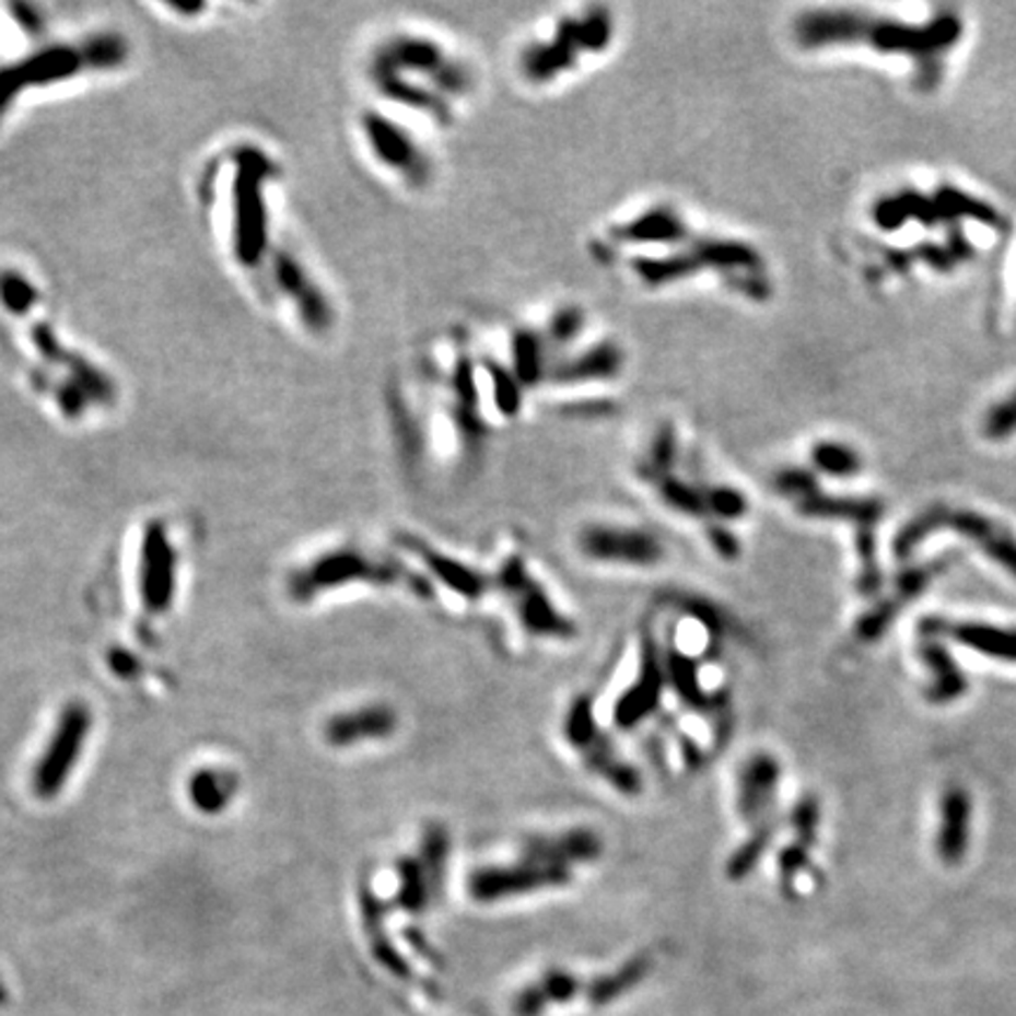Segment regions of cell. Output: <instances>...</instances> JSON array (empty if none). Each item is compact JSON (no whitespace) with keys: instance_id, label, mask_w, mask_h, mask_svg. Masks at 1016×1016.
<instances>
[{"instance_id":"d4e9b609","label":"cell","mask_w":1016,"mask_h":1016,"mask_svg":"<svg viewBox=\"0 0 1016 1016\" xmlns=\"http://www.w3.org/2000/svg\"><path fill=\"white\" fill-rule=\"evenodd\" d=\"M770 840H772V828L770 826H762L758 828V831L750 836L744 845L734 852L729 856V862H727V875L732 880H741L746 878V875L756 868V864L760 862V856L764 854V850H768L770 845Z\"/></svg>"},{"instance_id":"e0dca14e","label":"cell","mask_w":1016,"mask_h":1016,"mask_svg":"<svg viewBox=\"0 0 1016 1016\" xmlns=\"http://www.w3.org/2000/svg\"><path fill=\"white\" fill-rule=\"evenodd\" d=\"M776 488L781 494L798 499V506L805 515L815 518H848L862 525V533H871V527L878 523L883 506L871 499H833L824 497L811 478L803 468H791L776 476Z\"/></svg>"},{"instance_id":"8992f818","label":"cell","mask_w":1016,"mask_h":1016,"mask_svg":"<svg viewBox=\"0 0 1016 1016\" xmlns=\"http://www.w3.org/2000/svg\"><path fill=\"white\" fill-rule=\"evenodd\" d=\"M431 132L412 120L367 102L358 108L355 139L367 163L379 177L405 194H427L437 179V155L431 147Z\"/></svg>"},{"instance_id":"4fadbf2b","label":"cell","mask_w":1016,"mask_h":1016,"mask_svg":"<svg viewBox=\"0 0 1016 1016\" xmlns=\"http://www.w3.org/2000/svg\"><path fill=\"white\" fill-rule=\"evenodd\" d=\"M574 549L586 562L617 570H654L666 558V544L654 527L619 521L593 518L580 525Z\"/></svg>"},{"instance_id":"ba28073f","label":"cell","mask_w":1016,"mask_h":1016,"mask_svg":"<svg viewBox=\"0 0 1016 1016\" xmlns=\"http://www.w3.org/2000/svg\"><path fill=\"white\" fill-rule=\"evenodd\" d=\"M627 343L612 332L593 327L586 337L556 358L541 390L553 398L586 402L617 388L627 377Z\"/></svg>"},{"instance_id":"7402d4cb","label":"cell","mask_w":1016,"mask_h":1016,"mask_svg":"<svg viewBox=\"0 0 1016 1016\" xmlns=\"http://www.w3.org/2000/svg\"><path fill=\"white\" fill-rule=\"evenodd\" d=\"M969 815H972V805H969L967 793L962 789H950L942 801V826L939 838H936V852L946 864L962 862L969 842Z\"/></svg>"},{"instance_id":"5bb4252c","label":"cell","mask_w":1016,"mask_h":1016,"mask_svg":"<svg viewBox=\"0 0 1016 1016\" xmlns=\"http://www.w3.org/2000/svg\"><path fill=\"white\" fill-rule=\"evenodd\" d=\"M942 527L956 529L962 537L977 541L983 551L993 560H997L1009 574L1016 576V539H1012L1005 529L995 525L993 521L965 509L948 511L946 506H934L918 515V518L906 525L895 539L897 558H909L922 539H927L934 529Z\"/></svg>"},{"instance_id":"5b68a950","label":"cell","mask_w":1016,"mask_h":1016,"mask_svg":"<svg viewBox=\"0 0 1016 1016\" xmlns=\"http://www.w3.org/2000/svg\"><path fill=\"white\" fill-rule=\"evenodd\" d=\"M795 31H798V40L807 48L833 43H868L883 52H903L911 55L920 65H927L956 45L962 34V22L953 14H942L927 26H913L856 17L850 12H811L805 14Z\"/></svg>"},{"instance_id":"484cf974","label":"cell","mask_w":1016,"mask_h":1016,"mask_svg":"<svg viewBox=\"0 0 1016 1016\" xmlns=\"http://www.w3.org/2000/svg\"><path fill=\"white\" fill-rule=\"evenodd\" d=\"M815 457V464L821 468V471L831 474V476H854L859 471V457L845 445L838 443H819L811 452Z\"/></svg>"},{"instance_id":"d6986e66","label":"cell","mask_w":1016,"mask_h":1016,"mask_svg":"<svg viewBox=\"0 0 1016 1016\" xmlns=\"http://www.w3.org/2000/svg\"><path fill=\"white\" fill-rule=\"evenodd\" d=\"M944 629L946 623L939 619H925L920 623V654L934 674V685L930 690V699L934 703L956 701L958 697H962L967 687L962 670L950 659L948 650L939 643V635Z\"/></svg>"},{"instance_id":"83f0119b","label":"cell","mask_w":1016,"mask_h":1016,"mask_svg":"<svg viewBox=\"0 0 1016 1016\" xmlns=\"http://www.w3.org/2000/svg\"><path fill=\"white\" fill-rule=\"evenodd\" d=\"M983 429H986V435L993 437V441H1005L1016 431V390L1007 400L991 408L986 421H983Z\"/></svg>"},{"instance_id":"277c9868","label":"cell","mask_w":1016,"mask_h":1016,"mask_svg":"<svg viewBox=\"0 0 1016 1016\" xmlns=\"http://www.w3.org/2000/svg\"><path fill=\"white\" fill-rule=\"evenodd\" d=\"M687 445L678 424L656 421L640 445L633 474L666 511L694 521H737L746 513V497L737 488L711 484L685 474Z\"/></svg>"},{"instance_id":"7c38bea8","label":"cell","mask_w":1016,"mask_h":1016,"mask_svg":"<svg viewBox=\"0 0 1016 1016\" xmlns=\"http://www.w3.org/2000/svg\"><path fill=\"white\" fill-rule=\"evenodd\" d=\"M264 276L269 280L271 292L280 304L290 308V314L311 337H327L335 332L339 323V308L332 292L327 290L323 278L308 264L288 247H276L269 257Z\"/></svg>"},{"instance_id":"cb8c5ba5","label":"cell","mask_w":1016,"mask_h":1016,"mask_svg":"<svg viewBox=\"0 0 1016 1016\" xmlns=\"http://www.w3.org/2000/svg\"><path fill=\"white\" fill-rule=\"evenodd\" d=\"M576 991H580V981L572 974L551 969L546 972L535 986H529L518 997V1014L521 1016H537L541 1009L551 1007L553 1003H565Z\"/></svg>"},{"instance_id":"7a4b0ae2","label":"cell","mask_w":1016,"mask_h":1016,"mask_svg":"<svg viewBox=\"0 0 1016 1016\" xmlns=\"http://www.w3.org/2000/svg\"><path fill=\"white\" fill-rule=\"evenodd\" d=\"M603 838L591 828H560L527 836L515 856L468 873L466 892L476 903H502L565 889L580 868L603 856Z\"/></svg>"},{"instance_id":"30bf717a","label":"cell","mask_w":1016,"mask_h":1016,"mask_svg":"<svg viewBox=\"0 0 1016 1016\" xmlns=\"http://www.w3.org/2000/svg\"><path fill=\"white\" fill-rule=\"evenodd\" d=\"M562 739L580 758L582 768L615 793L623 795V798H635L643 793V774L621 756L617 741L600 725L593 694L582 692L572 699L565 715H562Z\"/></svg>"},{"instance_id":"ac0fdd59","label":"cell","mask_w":1016,"mask_h":1016,"mask_svg":"<svg viewBox=\"0 0 1016 1016\" xmlns=\"http://www.w3.org/2000/svg\"><path fill=\"white\" fill-rule=\"evenodd\" d=\"M175 593V551L161 525H153L144 537L142 551V598L149 612H163Z\"/></svg>"},{"instance_id":"ffe728a7","label":"cell","mask_w":1016,"mask_h":1016,"mask_svg":"<svg viewBox=\"0 0 1016 1016\" xmlns=\"http://www.w3.org/2000/svg\"><path fill=\"white\" fill-rule=\"evenodd\" d=\"M779 784V764L770 756H756L750 758L739 776V798L737 809L746 821H758L768 805L774 798V791Z\"/></svg>"},{"instance_id":"603a6c76","label":"cell","mask_w":1016,"mask_h":1016,"mask_svg":"<svg viewBox=\"0 0 1016 1016\" xmlns=\"http://www.w3.org/2000/svg\"><path fill=\"white\" fill-rule=\"evenodd\" d=\"M948 631L965 647H972L1000 662L1016 664V631L1012 629H995L986 627V623H960V627Z\"/></svg>"},{"instance_id":"3957f363","label":"cell","mask_w":1016,"mask_h":1016,"mask_svg":"<svg viewBox=\"0 0 1016 1016\" xmlns=\"http://www.w3.org/2000/svg\"><path fill=\"white\" fill-rule=\"evenodd\" d=\"M619 17L607 5L562 10L518 43L513 71L521 85L546 92L603 65L619 43Z\"/></svg>"},{"instance_id":"8fae6325","label":"cell","mask_w":1016,"mask_h":1016,"mask_svg":"<svg viewBox=\"0 0 1016 1016\" xmlns=\"http://www.w3.org/2000/svg\"><path fill=\"white\" fill-rule=\"evenodd\" d=\"M492 591L502 593L518 629L535 640L565 643L576 635L574 621L556 605L549 588L521 551H509L492 572Z\"/></svg>"},{"instance_id":"2e32d148","label":"cell","mask_w":1016,"mask_h":1016,"mask_svg":"<svg viewBox=\"0 0 1016 1016\" xmlns=\"http://www.w3.org/2000/svg\"><path fill=\"white\" fill-rule=\"evenodd\" d=\"M400 729V713L388 701H365L337 711L323 725L327 746L347 750L390 741Z\"/></svg>"},{"instance_id":"4316f807","label":"cell","mask_w":1016,"mask_h":1016,"mask_svg":"<svg viewBox=\"0 0 1016 1016\" xmlns=\"http://www.w3.org/2000/svg\"><path fill=\"white\" fill-rule=\"evenodd\" d=\"M191 795L202 811H219V807H224L229 801V786L219 774L202 772L194 779Z\"/></svg>"},{"instance_id":"9a60e30c","label":"cell","mask_w":1016,"mask_h":1016,"mask_svg":"<svg viewBox=\"0 0 1016 1016\" xmlns=\"http://www.w3.org/2000/svg\"><path fill=\"white\" fill-rule=\"evenodd\" d=\"M90 723V711L81 703H73L61 713L52 741L45 748V756L34 772V791L38 798H52L65 786L87 739Z\"/></svg>"},{"instance_id":"6da1fadb","label":"cell","mask_w":1016,"mask_h":1016,"mask_svg":"<svg viewBox=\"0 0 1016 1016\" xmlns=\"http://www.w3.org/2000/svg\"><path fill=\"white\" fill-rule=\"evenodd\" d=\"M372 104L431 135L455 130L480 90V71L452 38L424 26H390L363 55Z\"/></svg>"},{"instance_id":"52a82bcc","label":"cell","mask_w":1016,"mask_h":1016,"mask_svg":"<svg viewBox=\"0 0 1016 1016\" xmlns=\"http://www.w3.org/2000/svg\"><path fill=\"white\" fill-rule=\"evenodd\" d=\"M374 586V588H408L419 598H431L433 586L408 560L396 556H384L367 549L365 544H339L316 556L308 565L290 576V593L294 600L308 603L330 591L347 586Z\"/></svg>"},{"instance_id":"9c48e42d","label":"cell","mask_w":1016,"mask_h":1016,"mask_svg":"<svg viewBox=\"0 0 1016 1016\" xmlns=\"http://www.w3.org/2000/svg\"><path fill=\"white\" fill-rule=\"evenodd\" d=\"M278 167L259 149H241L236 194H233V253L247 269L264 271L276 245L271 243V214L267 189Z\"/></svg>"},{"instance_id":"44dd1931","label":"cell","mask_w":1016,"mask_h":1016,"mask_svg":"<svg viewBox=\"0 0 1016 1016\" xmlns=\"http://www.w3.org/2000/svg\"><path fill=\"white\" fill-rule=\"evenodd\" d=\"M944 565H946V562H942V565H939V562H934V565H922V568H913V570L906 572L899 580V584H897L895 598L883 603L880 607H875L873 612L866 615L862 619V623H859V635H862L864 640H868V643L875 638H880L889 623H892V619L897 617L901 605H906L911 598H915L922 588H927V584L934 580V576L939 572H944Z\"/></svg>"},{"instance_id":"f1b7e54d","label":"cell","mask_w":1016,"mask_h":1016,"mask_svg":"<svg viewBox=\"0 0 1016 1016\" xmlns=\"http://www.w3.org/2000/svg\"><path fill=\"white\" fill-rule=\"evenodd\" d=\"M3 1000H5V989L0 986V1005H3Z\"/></svg>"}]
</instances>
